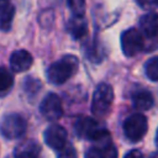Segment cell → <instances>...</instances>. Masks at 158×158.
Here are the masks:
<instances>
[{
	"label": "cell",
	"instance_id": "30bf717a",
	"mask_svg": "<svg viewBox=\"0 0 158 158\" xmlns=\"http://www.w3.org/2000/svg\"><path fill=\"white\" fill-rule=\"evenodd\" d=\"M41 147L32 139H25L19 143L14 151L15 158H40Z\"/></svg>",
	"mask_w": 158,
	"mask_h": 158
},
{
	"label": "cell",
	"instance_id": "cb8c5ba5",
	"mask_svg": "<svg viewBox=\"0 0 158 158\" xmlns=\"http://www.w3.org/2000/svg\"><path fill=\"white\" fill-rule=\"evenodd\" d=\"M149 158H158V151L154 152V153H152V154L149 156Z\"/></svg>",
	"mask_w": 158,
	"mask_h": 158
},
{
	"label": "cell",
	"instance_id": "8992f818",
	"mask_svg": "<svg viewBox=\"0 0 158 158\" xmlns=\"http://www.w3.org/2000/svg\"><path fill=\"white\" fill-rule=\"evenodd\" d=\"M144 40L137 28H128L121 35V48L126 57H133L142 51Z\"/></svg>",
	"mask_w": 158,
	"mask_h": 158
},
{
	"label": "cell",
	"instance_id": "7a4b0ae2",
	"mask_svg": "<svg viewBox=\"0 0 158 158\" xmlns=\"http://www.w3.org/2000/svg\"><path fill=\"white\" fill-rule=\"evenodd\" d=\"M114 102V90L111 85L109 84H100L95 89L93 94V100H91V112L94 116L98 118L105 117L112 106Z\"/></svg>",
	"mask_w": 158,
	"mask_h": 158
},
{
	"label": "cell",
	"instance_id": "d6986e66",
	"mask_svg": "<svg viewBox=\"0 0 158 158\" xmlns=\"http://www.w3.org/2000/svg\"><path fill=\"white\" fill-rule=\"evenodd\" d=\"M102 151H104V158H117V151L115 146L111 143V141L106 142L102 146Z\"/></svg>",
	"mask_w": 158,
	"mask_h": 158
},
{
	"label": "cell",
	"instance_id": "ba28073f",
	"mask_svg": "<svg viewBox=\"0 0 158 158\" xmlns=\"http://www.w3.org/2000/svg\"><path fill=\"white\" fill-rule=\"evenodd\" d=\"M43 137H44L46 144L56 151H59L67 143V131L60 125L54 123L48 126L43 133Z\"/></svg>",
	"mask_w": 158,
	"mask_h": 158
},
{
	"label": "cell",
	"instance_id": "603a6c76",
	"mask_svg": "<svg viewBox=\"0 0 158 158\" xmlns=\"http://www.w3.org/2000/svg\"><path fill=\"white\" fill-rule=\"evenodd\" d=\"M125 158H143V154L138 149H132L125 156Z\"/></svg>",
	"mask_w": 158,
	"mask_h": 158
},
{
	"label": "cell",
	"instance_id": "44dd1931",
	"mask_svg": "<svg viewBox=\"0 0 158 158\" xmlns=\"http://www.w3.org/2000/svg\"><path fill=\"white\" fill-rule=\"evenodd\" d=\"M136 2L144 10H153L158 7V0H136Z\"/></svg>",
	"mask_w": 158,
	"mask_h": 158
},
{
	"label": "cell",
	"instance_id": "3957f363",
	"mask_svg": "<svg viewBox=\"0 0 158 158\" xmlns=\"http://www.w3.org/2000/svg\"><path fill=\"white\" fill-rule=\"evenodd\" d=\"M74 131L79 137L84 139H91L98 142L110 137L107 131L101 128L99 122L95 118H91L88 116H80L75 120Z\"/></svg>",
	"mask_w": 158,
	"mask_h": 158
},
{
	"label": "cell",
	"instance_id": "2e32d148",
	"mask_svg": "<svg viewBox=\"0 0 158 158\" xmlns=\"http://www.w3.org/2000/svg\"><path fill=\"white\" fill-rule=\"evenodd\" d=\"M144 73L152 81H158V57H152L146 62Z\"/></svg>",
	"mask_w": 158,
	"mask_h": 158
},
{
	"label": "cell",
	"instance_id": "7c38bea8",
	"mask_svg": "<svg viewBox=\"0 0 158 158\" xmlns=\"http://www.w3.org/2000/svg\"><path fill=\"white\" fill-rule=\"evenodd\" d=\"M67 30L73 38L75 40L83 38L88 33V22L84 15H73V17L68 22Z\"/></svg>",
	"mask_w": 158,
	"mask_h": 158
},
{
	"label": "cell",
	"instance_id": "d4e9b609",
	"mask_svg": "<svg viewBox=\"0 0 158 158\" xmlns=\"http://www.w3.org/2000/svg\"><path fill=\"white\" fill-rule=\"evenodd\" d=\"M7 2H10V0H0V6L5 5V4H7Z\"/></svg>",
	"mask_w": 158,
	"mask_h": 158
},
{
	"label": "cell",
	"instance_id": "9a60e30c",
	"mask_svg": "<svg viewBox=\"0 0 158 158\" xmlns=\"http://www.w3.org/2000/svg\"><path fill=\"white\" fill-rule=\"evenodd\" d=\"M14 84L12 74L4 67H0V96H4L9 93Z\"/></svg>",
	"mask_w": 158,
	"mask_h": 158
},
{
	"label": "cell",
	"instance_id": "8fae6325",
	"mask_svg": "<svg viewBox=\"0 0 158 158\" xmlns=\"http://www.w3.org/2000/svg\"><path fill=\"white\" fill-rule=\"evenodd\" d=\"M139 28L141 33L144 36L153 38L158 36V14L148 12L139 19Z\"/></svg>",
	"mask_w": 158,
	"mask_h": 158
},
{
	"label": "cell",
	"instance_id": "e0dca14e",
	"mask_svg": "<svg viewBox=\"0 0 158 158\" xmlns=\"http://www.w3.org/2000/svg\"><path fill=\"white\" fill-rule=\"evenodd\" d=\"M68 6L73 15H84L85 0H68Z\"/></svg>",
	"mask_w": 158,
	"mask_h": 158
},
{
	"label": "cell",
	"instance_id": "5b68a950",
	"mask_svg": "<svg viewBox=\"0 0 158 158\" xmlns=\"http://www.w3.org/2000/svg\"><path fill=\"white\" fill-rule=\"evenodd\" d=\"M147 118L142 114H132L123 122V133L131 142L139 141L147 132Z\"/></svg>",
	"mask_w": 158,
	"mask_h": 158
},
{
	"label": "cell",
	"instance_id": "ac0fdd59",
	"mask_svg": "<svg viewBox=\"0 0 158 158\" xmlns=\"http://www.w3.org/2000/svg\"><path fill=\"white\" fill-rule=\"evenodd\" d=\"M57 158H77L75 148L72 144H67L65 143V146L59 149V153H58Z\"/></svg>",
	"mask_w": 158,
	"mask_h": 158
},
{
	"label": "cell",
	"instance_id": "ffe728a7",
	"mask_svg": "<svg viewBox=\"0 0 158 158\" xmlns=\"http://www.w3.org/2000/svg\"><path fill=\"white\" fill-rule=\"evenodd\" d=\"M85 158H104V151L102 146H95L86 151Z\"/></svg>",
	"mask_w": 158,
	"mask_h": 158
},
{
	"label": "cell",
	"instance_id": "4fadbf2b",
	"mask_svg": "<svg viewBox=\"0 0 158 158\" xmlns=\"http://www.w3.org/2000/svg\"><path fill=\"white\" fill-rule=\"evenodd\" d=\"M132 104L138 110H148L153 106V95L147 90H138L132 95Z\"/></svg>",
	"mask_w": 158,
	"mask_h": 158
},
{
	"label": "cell",
	"instance_id": "484cf974",
	"mask_svg": "<svg viewBox=\"0 0 158 158\" xmlns=\"http://www.w3.org/2000/svg\"><path fill=\"white\" fill-rule=\"evenodd\" d=\"M156 144L158 146V130H157V135H156Z\"/></svg>",
	"mask_w": 158,
	"mask_h": 158
},
{
	"label": "cell",
	"instance_id": "5bb4252c",
	"mask_svg": "<svg viewBox=\"0 0 158 158\" xmlns=\"http://www.w3.org/2000/svg\"><path fill=\"white\" fill-rule=\"evenodd\" d=\"M14 14L15 9L10 2L0 6V27L2 30H7L10 27L11 21L14 19Z\"/></svg>",
	"mask_w": 158,
	"mask_h": 158
},
{
	"label": "cell",
	"instance_id": "6da1fadb",
	"mask_svg": "<svg viewBox=\"0 0 158 158\" xmlns=\"http://www.w3.org/2000/svg\"><path fill=\"white\" fill-rule=\"evenodd\" d=\"M79 67V60L75 56L67 54L59 60L52 63L47 69V79L54 85L65 83L70 77H73Z\"/></svg>",
	"mask_w": 158,
	"mask_h": 158
},
{
	"label": "cell",
	"instance_id": "9c48e42d",
	"mask_svg": "<svg viewBox=\"0 0 158 158\" xmlns=\"http://www.w3.org/2000/svg\"><path fill=\"white\" fill-rule=\"evenodd\" d=\"M32 63H33V58L31 53L25 49L15 51L10 57V67L16 73H21L30 69Z\"/></svg>",
	"mask_w": 158,
	"mask_h": 158
},
{
	"label": "cell",
	"instance_id": "7402d4cb",
	"mask_svg": "<svg viewBox=\"0 0 158 158\" xmlns=\"http://www.w3.org/2000/svg\"><path fill=\"white\" fill-rule=\"evenodd\" d=\"M37 81H38L37 79H33V78H27V80H26V83H25V89H26V91L37 93V91H38V89H40V86H41V84H37V85L35 86V84H36Z\"/></svg>",
	"mask_w": 158,
	"mask_h": 158
},
{
	"label": "cell",
	"instance_id": "277c9868",
	"mask_svg": "<svg viewBox=\"0 0 158 158\" xmlns=\"http://www.w3.org/2000/svg\"><path fill=\"white\" fill-rule=\"evenodd\" d=\"M27 130L26 120L19 114H7L0 121V133L6 139L21 138Z\"/></svg>",
	"mask_w": 158,
	"mask_h": 158
},
{
	"label": "cell",
	"instance_id": "52a82bcc",
	"mask_svg": "<svg viewBox=\"0 0 158 158\" xmlns=\"http://www.w3.org/2000/svg\"><path fill=\"white\" fill-rule=\"evenodd\" d=\"M40 112L46 120L49 121H56L60 118L63 115V106L59 96L54 93L46 95L40 105Z\"/></svg>",
	"mask_w": 158,
	"mask_h": 158
}]
</instances>
